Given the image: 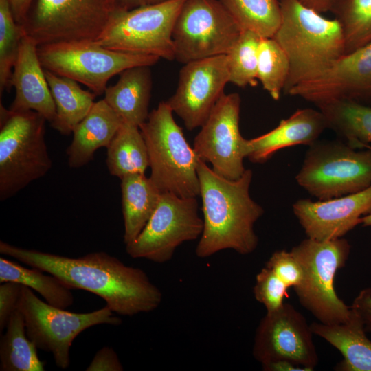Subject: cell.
Here are the masks:
<instances>
[{
	"label": "cell",
	"mask_w": 371,
	"mask_h": 371,
	"mask_svg": "<svg viewBox=\"0 0 371 371\" xmlns=\"http://www.w3.org/2000/svg\"><path fill=\"white\" fill-rule=\"evenodd\" d=\"M22 285L13 282L0 285V332L5 329L11 315L18 309Z\"/></svg>",
	"instance_id": "cell-37"
},
{
	"label": "cell",
	"mask_w": 371,
	"mask_h": 371,
	"mask_svg": "<svg viewBox=\"0 0 371 371\" xmlns=\"http://www.w3.org/2000/svg\"><path fill=\"white\" fill-rule=\"evenodd\" d=\"M109 172L120 179L145 174L149 167L148 150L139 126L123 122L106 148Z\"/></svg>",
	"instance_id": "cell-27"
},
{
	"label": "cell",
	"mask_w": 371,
	"mask_h": 371,
	"mask_svg": "<svg viewBox=\"0 0 371 371\" xmlns=\"http://www.w3.org/2000/svg\"><path fill=\"white\" fill-rule=\"evenodd\" d=\"M264 371H310L308 368L286 360H278L262 364Z\"/></svg>",
	"instance_id": "cell-41"
},
{
	"label": "cell",
	"mask_w": 371,
	"mask_h": 371,
	"mask_svg": "<svg viewBox=\"0 0 371 371\" xmlns=\"http://www.w3.org/2000/svg\"><path fill=\"white\" fill-rule=\"evenodd\" d=\"M153 86L150 66L130 67L107 87L103 98L123 122L139 126L148 119Z\"/></svg>",
	"instance_id": "cell-22"
},
{
	"label": "cell",
	"mask_w": 371,
	"mask_h": 371,
	"mask_svg": "<svg viewBox=\"0 0 371 371\" xmlns=\"http://www.w3.org/2000/svg\"><path fill=\"white\" fill-rule=\"evenodd\" d=\"M361 224L363 227L371 226V214L363 216L361 220Z\"/></svg>",
	"instance_id": "cell-44"
},
{
	"label": "cell",
	"mask_w": 371,
	"mask_h": 371,
	"mask_svg": "<svg viewBox=\"0 0 371 371\" xmlns=\"http://www.w3.org/2000/svg\"><path fill=\"white\" fill-rule=\"evenodd\" d=\"M313 335L304 316L284 303L261 319L254 336V357L261 365L286 360L312 371L319 362Z\"/></svg>",
	"instance_id": "cell-15"
},
{
	"label": "cell",
	"mask_w": 371,
	"mask_h": 371,
	"mask_svg": "<svg viewBox=\"0 0 371 371\" xmlns=\"http://www.w3.org/2000/svg\"><path fill=\"white\" fill-rule=\"evenodd\" d=\"M185 0H168L128 10H113L95 41L109 49L175 59L174 25Z\"/></svg>",
	"instance_id": "cell-10"
},
{
	"label": "cell",
	"mask_w": 371,
	"mask_h": 371,
	"mask_svg": "<svg viewBox=\"0 0 371 371\" xmlns=\"http://www.w3.org/2000/svg\"><path fill=\"white\" fill-rule=\"evenodd\" d=\"M242 31L219 0H185L172 32L175 59L186 64L226 54Z\"/></svg>",
	"instance_id": "cell-12"
},
{
	"label": "cell",
	"mask_w": 371,
	"mask_h": 371,
	"mask_svg": "<svg viewBox=\"0 0 371 371\" xmlns=\"http://www.w3.org/2000/svg\"><path fill=\"white\" fill-rule=\"evenodd\" d=\"M240 29L261 38H272L280 27L279 0H219Z\"/></svg>",
	"instance_id": "cell-30"
},
{
	"label": "cell",
	"mask_w": 371,
	"mask_h": 371,
	"mask_svg": "<svg viewBox=\"0 0 371 371\" xmlns=\"http://www.w3.org/2000/svg\"><path fill=\"white\" fill-rule=\"evenodd\" d=\"M124 367L115 350L109 346L99 350L93 357L87 371H122Z\"/></svg>",
	"instance_id": "cell-38"
},
{
	"label": "cell",
	"mask_w": 371,
	"mask_h": 371,
	"mask_svg": "<svg viewBox=\"0 0 371 371\" xmlns=\"http://www.w3.org/2000/svg\"><path fill=\"white\" fill-rule=\"evenodd\" d=\"M0 341L1 371H43L44 361L27 335L23 317L16 310L9 318Z\"/></svg>",
	"instance_id": "cell-28"
},
{
	"label": "cell",
	"mask_w": 371,
	"mask_h": 371,
	"mask_svg": "<svg viewBox=\"0 0 371 371\" xmlns=\"http://www.w3.org/2000/svg\"><path fill=\"white\" fill-rule=\"evenodd\" d=\"M304 5L322 13L333 10L339 0H300Z\"/></svg>",
	"instance_id": "cell-43"
},
{
	"label": "cell",
	"mask_w": 371,
	"mask_h": 371,
	"mask_svg": "<svg viewBox=\"0 0 371 371\" xmlns=\"http://www.w3.org/2000/svg\"><path fill=\"white\" fill-rule=\"evenodd\" d=\"M122 123L104 99L95 102L73 130L72 140L66 150L69 166L78 168L87 165L97 150L109 146Z\"/></svg>",
	"instance_id": "cell-21"
},
{
	"label": "cell",
	"mask_w": 371,
	"mask_h": 371,
	"mask_svg": "<svg viewBox=\"0 0 371 371\" xmlns=\"http://www.w3.org/2000/svg\"><path fill=\"white\" fill-rule=\"evenodd\" d=\"M350 308L361 317L366 332L371 333V288L360 291Z\"/></svg>",
	"instance_id": "cell-39"
},
{
	"label": "cell",
	"mask_w": 371,
	"mask_h": 371,
	"mask_svg": "<svg viewBox=\"0 0 371 371\" xmlns=\"http://www.w3.org/2000/svg\"><path fill=\"white\" fill-rule=\"evenodd\" d=\"M290 70L288 57L273 38H261L258 49L257 79L274 100L280 98Z\"/></svg>",
	"instance_id": "cell-31"
},
{
	"label": "cell",
	"mask_w": 371,
	"mask_h": 371,
	"mask_svg": "<svg viewBox=\"0 0 371 371\" xmlns=\"http://www.w3.org/2000/svg\"><path fill=\"white\" fill-rule=\"evenodd\" d=\"M241 100L237 93H224L194 139L193 148L201 161L228 179L240 178L245 168V141L240 134Z\"/></svg>",
	"instance_id": "cell-14"
},
{
	"label": "cell",
	"mask_w": 371,
	"mask_h": 371,
	"mask_svg": "<svg viewBox=\"0 0 371 371\" xmlns=\"http://www.w3.org/2000/svg\"><path fill=\"white\" fill-rule=\"evenodd\" d=\"M144 139L150 168V179L161 192L181 197L200 194L199 157L173 117L166 101L161 102L139 126Z\"/></svg>",
	"instance_id": "cell-5"
},
{
	"label": "cell",
	"mask_w": 371,
	"mask_h": 371,
	"mask_svg": "<svg viewBox=\"0 0 371 371\" xmlns=\"http://www.w3.org/2000/svg\"><path fill=\"white\" fill-rule=\"evenodd\" d=\"M113 10V0H34L22 26L38 46L96 41Z\"/></svg>",
	"instance_id": "cell-11"
},
{
	"label": "cell",
	"mask_w": 371,
	"mask_h": 371,
	"mask_svg": "<svg viewBox=\"0 0 371 371\" xmlns=\"http://www.w3.org/2000/svg\"><path fill=\"white\" fill-rule=\"evenodd\" d=\"M197 174L203 229L195 249L196 256L205 258L225 249L241 255L254 252L258 245L254 225L264 210L249 194L252 171L246 169L240 178L228 179L199 159Z\"/></svg>",
	"instance_id": "cell-2"
},
{
	"label": "cell",
	"mask_w": 371,
	"mask_h": 371,
	"mask_svg": "<svg viewBox=\"0 0 371 371\" xmlns=\"http://www.w3.org/2000/svg\"><path fill=\"white\" fill-rule=\"evenodd\" d=\"M168 0H113L114 10H128L137 8L160 3Z\"/></svg>",
	"instance_id": "cell-42"
},
{
	"label": "cell",
	"mask_w": 371,
	"mask_h": 371,
	"mask_svg": "<svg viewBox=\"0 0 371 371\" xmlns=\"http://www.w3.org/2000/svg\"><path fill=\"white\" fill-rule=\"evenodd\" d=\"M0 253L56 276L71 289L99 296L120 315L153 311L162 301L161 290L144 271L128 266L104 251L71 258L0 241Z\"/></svg>",
	"instance_id": "cell-1"
},
{
	"label": "cell",
	"mask_w": 371,
	"mask_h": 371,
	"mask_svg": "<svg viewBox=\"0 0 371 371\" xmlns=\"http://www.w3.org/2000/svg\"><path fill=\"white\" fill-rule=\"evenodd\" d=\"M228 82L225 54L190 61L181 69L176 91L166 102L192 131L205 122Z\"/></svg>",
	"instance_id": "cell-16"
},
{
	"label": "cell",
	"mask_w": 371,
	"mask_h": 371,
	"mask_svg": "<svg viewBox=\"0 0 371 371\" xmlns=\"http://www.w3.org/2000/svg\"><path fill=\"white\" fill-rule=\"evenodd\" d=\"M350 245L344 238L317 240L307 237L291 251L300 263L304 277L294 291L300 304L320 323L343 324L351 317V308L335 289L337 271L345 267Z\"/></svg>",
	"instance_id": "cell-6"
},
{
	"label": "cell",
	"mask_w": 371,
	"mask_h": 371,
	"mask_svg": "<svg viewBox=\"0 0 371 371\" xmlns=\"http://www.w3.org/2000/svg\"><path fill=\"white\" fill-rule=\"evenodd\" d=\"M328 128L323 113L311 108L297 109L271 131L245 141V156L254 164H264L279 150L296 145L310 146Z\"/></svg>",
	"instance_id": "cell-20"
},
{
	"label": "cell",
	"mask_w": 371,
	"mask_h": 371,
	"mask_svg": "<svg viewBox=\"0 0 371 371\" xmlns=\"http://www.w3.org/2000/svg\"><path fill=\"white\" fill-rule=\"evenodd\" d=\"M25 34L15 20L8 0H0V93L10 91L13 69Z\"/></svg>",
	"instance_id": "cell-34"
},
{
	"label": "cell",
	"mask_w": 371,
	"mask_h": 371,
	"mask_svg": "<svg viewBox=\"0 0 371 371\" xmlns=\"http://www.w3.org/2000/svg\"><path fill=\"white\" fill-rule=\"evenodd\" d=\"M37 47L34 40L25 33L12 75L11 85L16 94L9 109L34 111L52 124L56 117V107Z\"/></svg>",
	"instance_id": "cell-19"
},
{
	"label": "cell",
	"mask_w": 371,
	"mask_h": 371,
	"mask_svg": "<svg viewBox=\"0 0 371 371\" xmlns=\"http://www.w3.org/2000/svg\"><path fill=\"white\" fill-rule=\"evenodd\" d=\"M43 67L88 87L96 95L104 93L109 80L135 66H152L159 58L106 48L95 41L49 43L38 45Z\"/></svg>",
	"instance_id": "cell-8"
},
{
	"label": "cell",
	"mask_w": 371,
	"mask_h": 371,
	"mask_svg": "<svg viewBox=\"0 0 371 371\" xmlns=\"http://www.w3.org/2000/svg\"><path fill=\"white\" fill-rule=\"evenodd\" d=\"M293 211L307 237L322 241L343 238L371 214V186L328 200L299 199Z\"/></svg>",
	"instance_id": "cell-18"
},
{
	"label": "cell",
	"mask_w": 371,
	"mask_h": 371,
	"mask_svg": "<svg viewBox=\"0 0 371 371\" xmlns=\"http://www.w3.org/2000/svg\"><path fill=\"white\" fill-rule=\"evenodd\" d=\"M46 119L34 111H12L0 104V200L44 177L52 166Z\"/></svg>",
	"instance_id": "cell-4"
},
{
	"label": "cell",
	"mask_w": 371,
	"mask_h": 371,
	"mask_svg": "<svg viewBox=\"0 0 371 371\" xmlns=\"http://www.w3.org/2000/svg\"><path fill=\"white\" fill-rule=\"evenodd\" d=\"M121 180L123 240L125 245L133 242L155 212L161 193L145 174L126 175Z\"/></svg>",
	"instance_id": "cell-24"
},
{
	"label": "cell",
	"mask_w": 371,
	"mask_h": 371,
	"mask_svg": "<svg viewBox=\"0 0 371 371\" xmlns=\"http://www.w3.org/2000/svg\"><path fill=\"white\" fill-rule=\"evenodd\" d=\"M44 70L56 107V117L51 126L62 135H69L89 113L97 95L84 90L71 78Z\"/></svg>",
	"instance_id": "cell-26"
},
{
	"label": "cell",
	"mask_w": 371,
	"mask_h": 371,
	"mask_svg": "<svg viewBox=\"0 0 371 371\" xmlns=\"http://www.w3.org/2000/svg\"><path fill=\"white\" fill-rule=\"evenodd\" d=\"M261 37L244 30L225 54L229 82L240 87L257 84L258 49Z\"/></svg>",
	"instance_id": "cell-33"
},
{
	"label": "cell",
	"mask_w": 371,
	"mask_h": 371,
	"mask_svg": "<svg viewBox=\"0 0 371 371\" xmlns=\"http://www.w3.org/2000/svg\"><path fill=\"white\" fill-rule=\"evenodd\" d=\"M18 310L22 314L27 335L37 348L52 355L56 365L66 369L74 339L86 329L100 324L118 326L121 319L106 305L89 313H73L39 299L22 285Z\"/></svg>",
	"instance_id": "cell-9"
},
{
	"label": "cell",
	"mask_w": 371,
	"mask_h": 371,
	"mask_svg": "<svg viewBox=\"0 0 371 371\" xmlns=\"http://www.w3.org/2000/svg\"><path fill=\"white\" fill-rule=\"evenodd\" d=\"M203 229L196 197L162 192L148 223L137 237L126 245V250L133 258L165 263L181 244L199 238Z\"/></svg>",
	"instance_id": "cell-13"
},
{
	"label": "cell",
	"mask_w": 371,
	"mask_h": 371,
	"mask_svg": "<svg viewBox=\"0 0 371 371\" xmlns=\"http://www.w3.org/2000/svg\"><path fill=\"white\" fill-rule=\"evenodd\" d=\"M36 268L0 258V282H13L26 286L38 293L45 301L54 306L66 309L74 303L71 289L56 276Z\"/></svg>",
	"instance_id": "cell-29"
},
{
	"label": "cell",
	"mask_w": 371,
	"mask_h": 371,
	"mask_svg": "<svg viewBox=\"0 0 371 371\" xmlns=\"http://www.w3.org/2000/svg\"><path fill=\"white\" fill-rule=\"evenodd\" d=\"M287 94L317 106L371 95V42L347 54L326 70L291 88Z\"/></svg>",
	"instance_id": "cell-17"
},
{
	"label": "cell",
	"mask_w": 371,
	"mask_h": 371,
	"mask_svg": "<svg viewBox=\"0 0 371 371\" xmlns=\"http://www.w3.org/2000/svg\"><path fill=\"white\" fill-rule=\"evenodd\" d=\"M330 128L355 149L371 144V106L353 100H339L317 106Z\"/></svg>",
	"instance_id": "cell-25"
},
{
	"label": "cell",
	"mask_w": 371,
	"mask_h": 371,
	"mask_svg": "<svg viewBox=\"0 0 371 371\" xmlns=\"http://www.w3.org/2000/svg\"><path fill=\"white\" fill-rule=\"evenodd\" d=\"M288 287L270 269L264 267L256 276L253 289L254 297L267 313L280 308L284 304Z\"/></svg>",
	"instance_id": "cell-35"
},
{
	"label": "cell",
	"mask_w": 371,
	"mask_h": 371,
	"mask_svg": "<svg viewBox=\"0 0 371 371\" xmlns=\"http://www.w3.org/2000/svg\"><path fill=\"white\" fill-rule=\"evenodd\" d=\"M332 12L343 29L345 54L371 42V0H339Z\"/></svg>",
	"instance_id": "cell-32"
},
{
	"label": "cell",
	"mask_w": 371,
	"mask_h": 371,
	"mask_svg": "<svg viewBox=\"0 0 371 371\" xmlns=\"http://www.w3.org/2000/svg\"><path fill=\"white\" fill-rule=\"evenodd\" d=\"M282 19L272 37L286 54L289 75L284 89L319 75L345 54L342 27L300 0H279Z\"/></svg>",
	"instance_id": "cell-3"
},
{
	"label": "cell",
	"mask_w": 371,
	"mask_h": 371,
	"mask_svg": "<svg viewBox=\"0 0 371 371\" xmlns=\"http://www.w3.org/2000/svg\"><path fill=\"white\" fill-rule=\"evenodd\" d=\"M350 319L343 324L327 325L313 322L314 335L325 339L337 349L343 359L335 367L338 371H371V340L366 335L363 323L352 308Z\"/></svg>",
	"instance_id": "cell-23"
},
{
	"label": "cell",
	"mask_w": 371,
	"mask_h": 371,
	"mask_svg": "<svg viewBox=\"0 0 371 371\" xmlns=\"http://www.w3.org/2000/svg\"><path fill=\"white\" fill-rule=\"evenodd\" d=\"M13 16L19 25H23L34 0H8Z\"/></svg>",
	"instance_id": "cell-40"
},
{
	"label": "cell",
	"mask_w": 371,
	"mask_h": 371,
	"mask_svg": "<svg viewBox=\"0 0 371 371\" xmlns=\"http://www.w3.org/2000/svg\"><path fill=\"white\" fill-rule=\"evenodd\" d=\"M265 266L277 275L288 289L297 287L303 280L302 267L291 251L280 249L274 251Z\"/></svg>",
	"instance_id": "cell-36"
},
{
	"label": "cell",
	"mask_w": 371,
	"mask_h": 371,
	"mask_svg": "<svg viewBox=\"0 0 371 371\" xmlns=\"http://www.w3.org/2000/svg\"><path fill=\"white\" fill-rule=\"evenodd\" d=\"M295 179L318 200L362 191L371 186V146L355 149L341 140H317L308 146Z\"/></svg>",
	"instance_id": "cell-7"
}]
</instances>
